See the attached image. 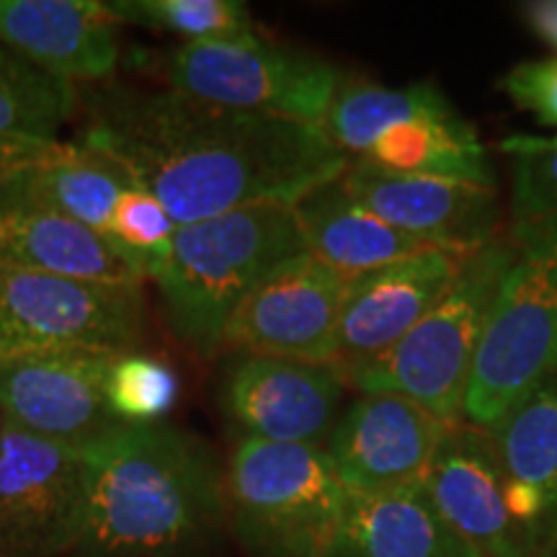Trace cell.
Wrapping results in <instances>:
<instances>
[{
	"instance_id": "obj_17",
	"label": "cell",
	"mask_w": 557,
	"mask_h": 557,
	"mask_svg": "<svg viewBox=\"0 0 557 557\" xmlns=\"http://www.w3.org/2000/svg\"><path fill=\"white\" fill-rule=\"evenodd\" d=\"M423 491L442 519L483 557H532V542L506 508L504 472L485 429L465 421L449 426Z\"/></svg>"
},
{
	"instance_id": "obj_2",
	"label": "cell",
	"mask_w": 557,
	"mask_h": 557,
	"mask_svg": "<svg viewBox=\"0 0 557 557\" xmlns=\"http://www.w3.org/2000/svg\"><path fill=\"white\" fill-rule=\"evenodd\" d=\"M86 455L81 557H184L227 517L225 472L176 426H127Z\"/></svg>"
},
{
	"instance_id": "obj_13",
	"label": "cell",
	"mask_w": 557,
	"mask_h": 557,
	"mask_svg": "<svg viewBox=\"0 0 557 557\" xmlns=\"http://www.w3.org/2000/svg\"><path fill=\"white\" fill-rule=\"evenodd\" d=\"M348 282L308 250L284 261L235 310L225 348L333 364Z\"/></svg>"
},
{
	"instance_id": "obj_14",
	"label": "cell",
	"mask_w": 557,
	"mask_h": 557,
	"mask_svg": "<svg viewBox=\"0 0 557 557\" xmlns=\"http://www.w3.org/2000/svg\"><path fill=\"white\" fill-rule=\"evenodd\" d=\"M341 184L389 227L449 253H475L504 238L496 186L459 178L395 176L348 160Z\"/></svg>"
},
{
	"instance_id": "obj_32",
	"label": "cell",
	"mask_w": 557,
	"mask_h": 557,
	"mask_svg": "<svg viewBox=\"0 0 557 557\" xmlns=\"http://www.w3.org/2000/svg\"><path fill=\"white\" fill-rule=\"evenodd\" d=\"M532 557H557V504L553 508V517H549L545 532H542L540 545L534 549Z\"/></svg>"
},
{
	"instance_id": "obj_18",
	"label": "cell",
	"mask_w": 557,
	"mask_h": 557,
	"mask_svg": "<svg viewBox=\"0 0 557 557\" xmlns=\"http://www.w3.org/2000/svg\"><path fill=\"white\" fill-rule=\"evenodd\" d=\"M0 39L54 78L94 86L120 65V24L101 0H0Z\"/></svg>"
},
{
	"instance_id": "obj_29",
	"label": "cell",
	"mask_w": 557,
	"mask_h": 557,
	"mask_svg": "<svg viewBox=\"0 0 557 557\" xmlns=\"http://www.w3.org/2000/svg\"><path fill=\"white\" fill-rule=\"evenodd\" d=\"M498 86L519 109L532 111L537 122L557 127V58L521 62Z\"/></svg>"
},
{
	"instance_id": "obj_25",
	"label": "cell",
	"mask_w": 557,
	"mask_h": 557,
	"mask_svg": "<svg viewBox=\"0 0 557 557\" xmlns=\"http://www.w3.org/2000/svg\"><path fill=\"white\" fill-rule=\"evenodd\" d=\"M116 24L169 32L186 41L227 39L256 32L240 0H109Z\"/></svg>"
},
{
	"instance_id": "obj_20",
	"label": "cell",
	"mask_w": 557,
	"mask_h": 557,
	"mask_svg": "<svg viewBox=\"0 0 557 557\" xmlns=\"http://www.w3.org/2000/svg\"><path fill=\"white\" fill-rule=\"evenodd\" d=\"M325 557H483L436 511L423 487L359 496L348 493Z\"/></svg>"
},
{
	"instance_id": "obj_1",
	"label": "cell",
	"mask_w": 557,
	"mask_h": 557,
	"mask_svg": "<svg viewBox=\"0 0 557 557\" xmlns=\"http://www.w3.org/2000/svg\"><path fill=\"white\" fill-rule=\"evenodd\" d=\"M83 145L114 160L176 225L263 205L292 207L348 163L320 124L222 109L171 88L96 94Z\"/></svg>"
},
{
	"instance_id": "obj_8",
	"label": "cell",
	"mask_w": 557,
	"mask_h": 557,
	"mask_svg": "<svg viewBox=\"0 0 557 557\" xmlns=\"http://www.w3.org/2000/svg\"><path fill=\"white\" fill-rule=\"evenodd\" d=\"M163 78L165 88L214 107L320 124L344 75L318 54L248 32L184 41L165 58Z\"/></svg>"
},
{
	"instance_id": "obj_31",
	"label": "cell",
	"mask_w": 557,
	"mask_h": 557,
	"mask_svg": "<svg viewBox=\"0 0 557 557\" xmlns=\"http://www.w3.org/2000/svg\"><path fill=\"white\" fill-rule=\"evenodd\" d=\"M524 18L542 41L557 52V0H540L524 5Z\"/></svg>"
},
{
	"instance_id": "obj_16",
	"label": "cell",
	"mask_w": 557,
	"mask_h": 557,
	"mask_svg": "<svg viewBox=\"0 0 557 557\" xmlns=\"http://www.w3.org/2000/svg\"><path fill=\"white\" fill-rule=\"evenodd\" d=\"M465 256L429 248L354 276L341 310L333 357L341 377L400 344L442 302L455 284Z\"/></svg>"
},
{
	"instance_id": "obj_7",
	"label": "cell",
	"mask_w": 557,
	"mask_h": 557,
	"mask_svg": "<svg viewBox=\"0 0 557 557\" xmlns=\"http://www.w3.org/2000/svg\"><path fill=\"white\" fill-rule=\"evenodd\" d=\"M346 500L323 447L238 438L230 455L227 519L253 557H325Z\"/></svg>"
},
{
	"instance_id": "obj_9",
	"label": "cell",
	"mask_w": 557,
	"mask_h": 557,
	"mask_svg": "<svg viewBox=\"0 0 557 557\" xmlns=\"http://www.w3.org/2000/svg\"><path fill=\"white\" fill-rule=\"evenodd\" d=\"M148 329L143 284L94 282L0 263V359L26 354H129Z\"/></svg>"
},
{
	"instance_id": "obj_27",
	"label": "cell",
	"mask_w": 557,
	"mask_h": 557,
	"mask_svg": "<svg viewBox=\"0 0 557 557\" xmlns=\"http://www.w3.org/2000/svg\"><path fill=\"white\" fill-rule=\"evenodd\" d=\"M178 374L165 359L129 351L111 361L109 403L127 426H152L178 403Z\"/></svg>"
},
{
	"instance_id": "obj_12",
	"label": "cell",
	"mask_w": 557,
	"mask_h": 557,
	"mask_svg": "<svg viewBox=\"0 0 557 557\" xmlns=\"http://www.w3.org/2000/svg\"><path fill=\"white\" fill-rule=\"evenodd\" d=\"M346 389L333 364L233 351L222 364L220 408L238 438L325 449Z\"/></svg>"
},
{
	"instance_id": "obj_19",
	"label": "cell",
	"mask_w": 557,
	"mask_h": 557,
	"mask_svg": "<svg viewBox=\"0 0 557 557\" xmlns=\"http://www.w3.org/2000/svg\"><path fill=\"white\" fill-rule=\"evenodd\" d=\"M132 178L114 160L86 145H62L0 178V207L60 214L107 238L116 201Z\"/></svg>"
},
{
	"instance_id": "obj_24",
	"label": "cell",
	"mask_w": 557,
	"mask_h": 557,
	"mask_svg": "<svg viewBox=\"0 0 557 557\" xmlns=\"http://www.w3.org/2000/svg\"><path fill=\"white\" fill-rule=\"evenodd\" d=\"M75 109L78 88L73 83L54 78L0 39V137L60 143V129Z\"/></svg>"
},
{
	"instance_id": "obj_22",
	"label": "cell",
	"mask_w": 557,
	"mask_h": 557,
	"mask_svg": "<svg viewBox=\"0 0 557 557\" xmlns=\"http://www.w3.org/2000/svg\"><path fill=\"white\" fill-rule=\"evenodd\" d=\"M0 263L39 274L143 284L96 230L29 207H0Z\"/></svg>"
},
{
	"instance_id": "obj_3",
	"label": "cell",
	"mask_w": 557,
	"mask_h": 557,
	"mask_svg": "<svg viewBox=\"0 0 557 557\" xmlns=\"http://www.w3.org/2000/svg\"><path fill=\"white\" fill-rule=\"evenodd\" d=\"M305 253L289 205H263L178 225L156 278L165 323L199 357L225 348V331L250 292L284 261Z\"/></svg>"
},
{
	"instance_id": "obj_26",
	"label": "cell",
	"mask_w": 557,
	"mask_h": 557,
	"mask_svg": "<svg viewBox=\"0 0 557 557\" xmlns=\"http://www.w3.org/2000/svg\"><path fill=\"white\" fill-rule=\"evenodd\" d=\"M176 222L160 201L132 184L116 201L107 240L137 271L139 278H156L169 263Z\"/></svg>"
},
{
	"instance_id": "obj_11",
	"label": "cell",
	"mask_w": 557,
	"mask_h": 557,
	"mask_svg": "<svg viewBox=\"0 0 557 557\" xmlns=\"http://www.w3.org/2000/svg\"><path fill=\"white\" fill-rule=\"evenodd\" d=\"M114 357L60 351L0 359V410L13 429L90 451L127 429L107 393Z\"/></svg>"
},
{
	"instance_id": "obj_6",
	"label": "cell",
	"mask_w": 557,
	"mask_h": 557,
	"mask_svg": "<svg viewBox=\"0 0 557 557\" xmlns=\"http://www.w3.org/2000/svg\"><path fill=\"white\" fill-rule=\"evenodd\" d=\"M513 259L493 299L465 398V423L493 429L557 367V212L511 225Z\"/></svg>"
},
{
	"instance_id": "obj_28",
	"label": "cell",
	"mask_w": 557,
	"mask_h": 557,
	"mask_svg": "<svg viewBox=\"0 0 557 557\" xmlns=\"http://www.w3.org/2000/svg\"><path fill=\"white\" fill-rule=\"evenodd\" d=\"M511 158L513 225L557 212V137L511 135L498 145Z\"/></svg>"
},
{
	"instance_id": "obj_4",
	"label": "cell",
	"mask_w": 557,
	"mask_h": 557,
	"mask_svg": "<svg viewBox=\"0 0 557 557\" xmlns=\"http://www.w3.org/2000/svg\"><path fill=\"white\" fill-rule=\"evenodd\" d=\"M320 127L346 160L377 171L496 186L478 129L431 78L403 88L341 78Z\"/></svg>"
},
{
	"instance_id": "obj_33",
	"label": "cell",
	"mask_w": 557,
	"mask_h": 557,
	"mask_svg": "<svg viewBox=\"0 0 557 557\" xmlns=\"http://www.w3.org/2000/svg\"><path fill=\"white\" fill-rule=\"evenodd\" d=\"M9 418L3 416V410H0V447H3V438H5V434H9Z\"/></svg>"
},
{
	"instance_id": "obj_23",
	"label": "cell",
	"mask_w": 557,
	"mask_h": 557,
	"mask_svg": "<svg viewBox=\"0 0 557 557\" xmlns=\"http://www.w3.org/2000/svg\"><path fill=\"white\" fill-rule=\"evenodd\" d=\"M491 434L504 485L557 504V367L508 408Z\"/></svg>"
},
{
	"instance_id": "obj_10",
	"label": "cell",
	"mask_w": 557,
	"mask_h": 557,
	"mask_svg": "<svg viewBox=\"0 0 557 557\" xmlns=\"http://www.w3.org/2000/svg\"><path fill=\"white\" fill-rule=\"evenodd\" d=\"M88 517V455L9 426L0 447V557H58Z\"/></svg>"
},
{
	"instance_id": "obj_21",
	"label": "cell",
	"mask_w": 557,
	"mask_h": 557,
	"mask_svg": "<svg viewBox=\"0 0 557 557\" xmlns=\"http://www.w3.org/2000/svg\"><path fill=\"white\" fill-rule=\"evenodd\" d=\"M292 212L305 250L348 278L431 248L354 201L341 176L297 199Z\"/></svg>"
},
{
	"instance_id": "obj_30",
	"label": "cell",
	"mask_w": 557,
	"mask_h": 557,
	"mask_svg": "<svg viewBox=\"0 0 557 557\" xmlns=\"http://www.w3.org/2000/svg\"><path fill=\"white\" fill-rule=\"evenodd\" d=\"M54 145H45V143H21V139H3L0 137V178L9 176L11 171L21 169V165L32 163L41 156H47Z\"/></svg>"
},
{
	"instance_id": "obj_5",
	"label": "cell",
	"mask_w": 557,
	"mask_h": 557,
	"mask_svg": "<svg viewBox=\"0 0 557 557\" xmlns=\"http://www.w3.org/2000/svg\"><path fill=\"white\" fill-rule=\"evenodd\" d=\"M511 259L508 235L465 256L442 302L387 354L348 372L346 387L359 395H403L447 426L462 423L480 341Z\"/></svg>"
},
{
	"instance_id": "obj_15",
	"label": "cell",
	"mask_w": 557,
	"mask_h": 557,
	"mask_svg": "<svg viewBox=\"0 0 557 557\" xmlns=\"http://www.w3.org/2000/svg\"><path fill=\"white\" fill-rule=\"evenodd\" d=\"M447 423L403 395H359L331 431L329 451L348 493L423 487Z\"/></svg>"
}]
</instances>
